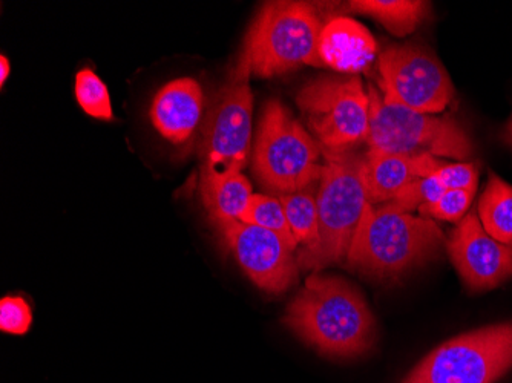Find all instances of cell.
Instances as JSON below:
<instances>
[{
    "instance_id": "obj_4",
    "label": "cell",
    "mask_w": 512,
    "mask_h": 383,
    "mask_svg": "<svg viewBox=\"0 0 512 383\" xmlns=\"http://www.w3.org/2000/svg\"><path fill=\"white\" fill-rule=\"evenodd\" d=\"M322 149L318 141L279 102L264 106L256 132L252 171L270 194L289 195L310 189L321 180Z\"/></svg>"
},
{
    "instance_id": "obj_3",
    "label": "cell",
    "mask_w": 512,
    "mask_h": 383,
    "mask_svg": "<svg viewBox=\"0 0 512 383\" xmlns=\"http://www.w3.org/2000/svg\"><path fill=\"white\" fill-rule=\"evenodd\" d=\"M322 157L324 167L316 195L318 243L298 255V266L307 270H321L347 261L353 236L368 204L362 180L365 154L322 149Z\"/></svg>"
},
{
    "instance_id": "obj_19",
    "label": "cell",
    "mask_w": 512,
    "mask_h": 383,
    "mask_svg": "<svg viewBox=\"0 0 512 383\" xmlns=\"http://www.w3.org/2000/svg\"><path fill=\"white\" fill-rule=\"evenodd\" d=\"M278 198L296 243L302 244L304 250L312 249L319 236L318 200L315 195L307 189L296 194L279 195Z\"/></svg>"
},
{
    "instance_id": "obj_24",
    "label": "cell",
    "mask_w": 512,
    "mask_h": 383,
    "mask_svg": "<svg viewBox=\"0 0 512 383\" xmlns=\"http://www.w3.org/2000/svg\"><path fill=\"white\" fill-rule=\"evenodd\" d=\"M33 325V311L22 296H5L0 301V330L23 336Z\"/></svg>"
},
{
    "instance_id": "obj_8",
    "label": "cell",
    "mask_w": 512,
    "mask_h": 383,
    "mask_svg": "<svg viewBox=\"0 0 512 383\" xmlns=\"http://www.w3.org/2000/svg\"><path fill=\"white\" fill-rule=\"evenodd\" d=\"M307 128L324 151H355L367 143L370 100L358 77H319L296 95Z\"/></svg>"
},
{
    "instance_id": "obj_22",
    "label": "cell",
    "mask_w": 512,
    "mask_h": 383,
    "mask_svg": "<svg viewBox=\"0 0 512 383\" xmlns=\"http://www.w3.org/2000/svg\"><path fill=\"white\" fill-rule=\"evenodd\" d=\"M477 189H451L447 190L436 203L425 204L419 209L421 217L430 220L462 221L467 217L471 203Z\"/></svg>"
},
{
    "instance_id": "obj_9",
    "label": "cell",
    "mask_w": 512,
    "mask_h": 383,
    "mask_svg": "<svg viewBox=\"0 0 512 383\" xmlns=\"http://www.w3.org/2000/svg\"><path fill=\"white\" fill-rule=\"evenodd\" d=\"M511 368L512 322H506L439 345L402 383H496Z\"/></svg>"
},
{
    "instance_id": "obj_1",
    "label": "cell",
    "mask_w": 512,
    "mask_h": 383,
    "mask_svg": "<svg viewBox=\"0 0 512 383\" xmlns=\"http://www.w3.org/2000/svg\"><path fill=\"white\" fill-rule=\"evenodd\" d=\"M284 325L319 354L364 356L376 342V321L355 285L338 276L312 275L286 308Z\"/></svg>"
},
{
    "instance_id": "obj_20",
    "label": "cell",
    "mask_w": 512,
    "mask_h": 383,
    "mask_svg": "<svg viewBox=\"0 0 512 383\" xmlns=\"http://www.w3.org/2000/svg\"><path fill=\"white\" fill-rule=\"evenodd\" d=\"M241 223L250 224V226L263 227L276 233L279 238L284 239V243L290 249L296 250L298 243L293 238L292 230L287 223L286 212H284L283 204L278 197H270V195L253 194L250 198L247 209L241 215Z\"/></svg>"
},
{
    "instance_id": "obj_16",
    "label": "cell",
    "mask_w": 512,
    "mask_h": 383,
    "mask_svg": "<svg viewBox=\"0 0 512 383\" xmlns=\"http://www.w3.org/2000/svg\"><path fill=\"white\" fill-rule=\"evenodd\" d=\"M201 197L209 217L217 224L240 220L252 198V184L243 172L200 180Z\"/></svg>"
},
{
    "instance_id": "obj_27",
    "label": "cell",
    "mask_w": 512,
    "mask_h": 383,
    "mask_svg": "<svg viewBox=\"0 0 512 383\" xmlns=\"http://www.w3.org/2000/svg\"><path fill=\"white\" fill-rule=\"evenodd\" d=\"M508 138H509V141H511V145H512V122H511V125H509V128H508Z\"/></svg>"
},
{
    "instance_id": "obj_7",
    "label": "cell",
    "mask_w": 512,
    "mask_h": 383,
    "mask_svg": "<svg viewBox=\"0 0 512 383\" xmlns=\"http://www.w3.org/2000/svg\"><path fill=\"white\" fill-rule=\"evenodd\" d=\"M368 100L367 146L371 151L405 157L433 155L454 160H467L473 155V141L456 118L411 111L385 100L373 86L368 88Z\"/></svg>"
},
{
    "instance_id": "obj_14",
    "label": "cell",
    "mask_w": 512,
    "mask_h": 383,
    "mask_svg": "<svg viewBox=\"0 0 512 383\" xmlns=\"http://www.w3.org/2000/svg\"><path fill=\"white\" fill-rule=\"evenodd\" d=\"M318 56L322 66L338 73L358 74L375 60L376 42L358 20L333 17L322 28Z\"/></svg>"
},
{
    "instance_id": "obj_17",
    "label": "cell",
    "mask_w": 512,
    "mask_h": 383,
    "mask_svg": "<svg viewBox=\"0 0 512 383\" xmlns=\"http://www.w3.org/2000/svg\"><path fill=\"white\" fill-rule=\"evenodd\" d=\"M350 10L373 17L394 36L404 37L427 19L430 4L413 0H362L352 2Z\"/></svg>"
},
{
    "instance_id": "obj_10",
    "label": "cell",
    "mask_w": 512,
    "mask_h": 383,
    "mask_svg": "<svg viewBox=\"0 0 512 383\" xmlns=\"http://www.w3.org/2000/svg\"><path fill=\"white\" fill-rule=\"evenodd\" d=\"M378 66L385 100L431 115L444 112L453 100L447 69L425 46H388L379 56Z\"/></svg>"
},
{
    "instance_id": "obj_18",
    "label": "cell",
    "mask_w": 512,
    "mask_h": 383,
    "mask_svg": "<svg viewBox=\"0 0 512 383\" xmlns=\"http://www.w3.org/2000/svg\"><path fill=\"white\" fill-rule=\"evenodd\" d=\"M480 223L499 243L512 246V186L491 174L477 206Z\"/></svg>"
},
{
    "instance_id": "obj_2",
    "label": "cell",
    "mask_w": 512,
    "mask_h": 383,
    "mask_svg": "<svg viewBox=\"0 0 512 383\" xmlns=\"http://www.w3.org/2000/svg\"><path fill=\"white\" fill-rule=\"evenodd\" d=\"M444 246V232L430 218L368 203L345 262L368 278L393 281L436 259Z\"/></svg>"
},
{
    "instance_id": "obj_23",
    "label": "cell",
    "mask_w": 512,
    "mask_h": 383,
    "mask_svg": "<svg viewBox=\"0 0 512 383\" xmlns=\"http://www.w3.org/2000/svg\"><path fill=\"white\" fill-rule=\"evenodd\" d=\"M445 192L447 189L444 184L440 183L439 178L430 175V177L417 178L413 183L408 184L391 203L401 207L405 212L411 213L421 209L425 204L436 203Z\"/></svg>"
},
{
    "instance_id": "obj_26",
    "label": "cell",
    "mask_w": 512,
    "mask_h": 383,
    "mask_svg": "<svg viewBox=\"0 0 512 383\" xmlns=\"http://www.w3.org/2000/svg\"><path fill=\"white\" fill-rule=\"evenodd\" d=\"M11 73L10 60L5 56H0V85L4 86L8 76Z\"/></svg>"
},
{
    "instance_id": "obj_21",
    "label": "cell",
    "mask_w": 512,
    "mask_h": 383,
    "mask_svg": "<svg viewBox=\"0 0 512 383\" xmlns=\"http://www.w3.org/2000/svg\"><path fill=\"white\" fill-rule=\"evenodd\" d=\"M76 99L80 108L89 117L105 120V122L114 120L108 88L92 69L85 68L77 73Z\"/></svg>"
},
{
    "instance_id": "obj_15",
    "label": "cell",
    "mask_w": 512,
    "mask_h": 383,
    "mask_svg": "<svg viewBox=\"0 0 512 383\" xmlns=\"http://www.w3.org/2000/svg\"><path fill=\"white\" fill-rule=\"evenodd\" d=\"M419 178L416 157L388 154L368 149L364 157L365 194L373 206L391 203L401 190Z\"/></svg>"
},
{
    "instance_id": "obj_25",
    "label": "cell",
    "mask_w": 512,
    "mask_h": 383,
    "mask_svg": "<svg viewBox=\"0 0 512 383\" xmlns=\"http://www.w3.org/2000/svg\"><path fill=\"white\" fill-rule=\"evenodd\" d=\"M434 177L439 178L445 189H477L479 171L473 163H445L437 158Z\"/></svg>"
},
{
    "instance_id": "obj_5",
    "label": "cell",
    "mask_w": 512,
    "mask_h": 383,
    "mask_svg": "<svg viewBox=\"0 0 512 383\" xmlns=\"http://www.w3.org/2000/svg\"><path fill=\"white\" fill-rule=\"evenodd\" d=\"M252 74L249 53L243 48L201 125V180L238 174L249 163L253 137Z\"/></svg>"
},
{
    "instance_id": "obj_13",
    "label": "cell",
    "mask_w": 512,
    "mask_h": 383,
    "mask_svg": "<svg viewBox=\"0 0 512 383\" xmlns=\"http://www.w3.org/2000/svg\"><path fill=\"white\" fill-rule=\"evenodd\" d=\"M204 94L191 77L172 80L155 95L151 120L158 134L174 145L188 141L203 122Z\"/></svg>"
},
{
    "instance_id": "obj_11",
    "label": "cell",
    "mask_w": 512,
    "mask_h": 383,
    "mask_svg": "<svg viewBox=\"0 0 512 383\" xmlns=\"http://www.w3.org/2000/svg\"><path fill=\"white\" fill-rule=\"evenodd\" d=\"M227 249L250 281L264 292L281 295L298 282V259L283 238L241 221L217 224Z\"/></svg>"
},
{
    "instance_id": "obj_6",
    "label": "cell",
    "mask_w": 512,
    "mask_h": 383,
    "mask_svg": "<svg viewBox=\"0 0 512 383\" xmlns=\"http://www.w3.org/2000/svg\"><path fill=\"white\" fill-rule=\"evenodd\" d=\"M325 23L309 2H269L244 40L252 73L270 79L299 66H322L318 42Z\"/></svg>"
},
{
    "instance_id": "obj_12",
    "label": "cell",
    "mask_w": 512,
    "mask_h": 383,
    "mask_svg": "<svg viewBox=\"0 0 512 383\" xmlns=\"http://www.w3.org/2000/svg\"><path fill=\"white\" fill-rule=\"evenodd\" d=\"M453 266L471 292H485L512 276V246L488 235L476 210L467 213L447 239Z\"/></svg>"
}]
</instances>
